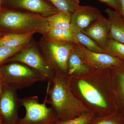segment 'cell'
Returning a JSON list of instances; mask_svg holds the SVG:
<instances>
[{
  "label": "cell",
  "mask_w": 124,
  "mask_h": 124,
  "mask_svg": "<svg viewBox=\"0 0 124 124\" xmlns=\"http://www.w3.org/2000/svg\"><path fill=\"white\" fill-rule=\"evenodd\" d=\"M49 28L46 18L37 14L0 10V31L4 34L37 33L45 36Z\"/></svg>",
  "instance_id": "obj_1"
},
{
  "label": "cell",
  "mask_w": 124,
  "mask_h": 124,
  "mask_svg": "<svg viewBox=\"0 0 124 124\" xmlns=\"http://www.w3.org/2000/svg\"><path fill=\"white\" fill-rule=\"evenodd\" d=\"M62 72H55L46 89V103L50 104L60 120L72 118L77 109V101L70 89L69 79Z\"/></svg>",
  "instance_id": "obj_2"
},
{
  "label": "cell",
  "mask_w": 124,
  "mask_h": 124,
  "mask_svg": "<svg viewBox=\"0 0 124 124\" xmlns=\"http://www.w3.org/2000/svg\"><path fill=\"white\" fill-rule=\"evenodd\" d=\"M0 71L2 83L17 91L47 80L44 75L21 63H4L0 67Z\"/></svg>",
  "instance_id": "obj_3"
},
{
  "label": "cell",
  "mask_w": 124,
  "mask_h": 124,
  "mask_svg": "<svg viewBox=\"0 0 124 124\" xmlns=\"http://www.w3.org/2000/svg\"><path fill=\"white\" fill-rule=\"evenodd\" d=\"M48 90L44 102L40 103L37 95L20 98L22 106L26 109L23 118H20L17 124H54L57 121V117L52 107L46 106Z\"/></svg>",
  "instance_id": "obj_4"
},
{
  "label": "cell",
  "mask_w": 124,
  "mask_h": 124,
  "mask_svg": "<svg viewBox=\"0 0 124 124\" xmlns=\"http://www.w3.org/2000/svg\"><path fill=\"white\" fill-rule=\"evenodd\" d=\"M17 62L26 64L44 75L48 82H51L55 75L43 54L31 43L22 50L9 58L5 63Z\"/></svg>",
  "instance_id": "obj_5"
},
{
  "label": "cell",
  "mask_w": 124,
  "mask_h": 124,
  "mask_svg": "<svg viewBox=\"0 0 124 124\" xmlns=\"http://www.w3.org/2000/svg\"><path fill=\"white\" fill-rule=\"evenodd\" d=\"M42 54L52 69L62 73H68V59L75 49L76 44L56 42L46 38Z\"/></svg>",
  "instance_id": "obj_6"
},
{
  "label": "cell",
  "mask_w": 124,
  "mask_h": 124,
  "mask_svg": "<svg viewBox=\"0 0 124 124\" xmlns=\"http://www.w3.org/2000/svg\"><path fill=\"white\" fill-rule=\"evenodd\" d=\"M22 106L17 90L3 84L0 98V116L3 124H17L20 119L18 110Z\"/></svg>",
  "instance_id": "obj_7"
},
{
  "label": "cell",
  "mask_w": 124,
  "mask_h": 124,
  "mask_svg": "<svg viewBox=\"0 0 124 124\" xmlns=\"http://www.w3.org/2000/svg\"><path fill=\"white\" fill-rule=\"evenodd\" d=\"M74 51L91 67L104 69L118 66L122 64V61L106 54L92 52L80 44L75 45Z\"/></svg>",
  "instance_id": "obj_8"
},
{
  "label": "cell",
  "mask_w": 124,
  "mask_h": 124,
  "mask_svg": "<svg viewBox=\"0 0 124 124\" xmlns=\"http://www.w3.org/2000/svg\"><path fill=\"white\" fill-rule=\"evenodd\" d=\"M97 8L79 5L72 13L71 26L74 31L82 32L102 16Z\"/></svg>",
  "instance_id": "obj_9"
},
{
  "label": "cell",
  "mask_w": 124,
  "mask_h": 124,
  "mask_svg": "<svg viewBox=\"0 0 124 124\" xmlns=\"http://www.w3.org/2000/svg\"><path fill=\"white\" fill-rule=\"evenodd\" d=\"M9 5L47 18L59 12L44 0H6Z\"/></svg>",
  "instance_id": "obj_10"
},
{
  "label": "cell",
  "mask_w": 124,
  "mask_h": 124,
  "mask_svg": "<svg viewBox=\"0 0 124 124\" xmlns=\"http://www.w3.org/2000/svg\"><path fill=\"white\" fill-rule=\"evenodd\" d=\"M110 24L109 21L102 15L81 32L90 37L101 48L103 46L108 38Z\"/></svg>",
  "instance_id": "obj_11"
},
{
  "label": "cell",
  "mask_w": 124,
  "mask_h": 124,
  "mask_svg": "<svg viewBox=\"0 0 124 124\" xmlns=\"http://www.w3.org/2000/svg\"><path fill=\"white\" fill-rule=\"evenodd\" d=\"M110 24L108 38L124 44V19L120 14L110 8L105 10Z\"/></svg>",
  "instance_id": "obj_12"
},
{
  "label": "cell",
  "mask_w": 124,
  "mask_h": 124,
  "mask_svg": "<svg viewBox=\"0 0 124 124\" xmlns=\"http://www.w3.org/2000/svg\"><path fill=\"white\" fill-rule=\"evenodd\" d=\"M78 85L81 94L89 102L103 108L108 107L105 99L94 86L83 80L79 81Z\"/></svg>",
  "instance_id": "obj_13"
},
{
  "label": "cell",
  "mask_w": 124,
  "mask_h": 124,
  "mask_svg": "<svg viewBox=\"0 0 124 124\" xmlns=\"http://www.w3.org/2000/svg\"><path fill=\"white\" fill-rule=\"evenodd\" d=\"M34 34L33 33H5L0 38V46L15 48L27 45L31 43Z\"/></svg>",
  "instance_id": "obj_14"
},
{
  "label": "cell",
  "mask_w": 124,
  "mask_h": 124,
  "mask_svg": "<svg viewBox=\"0 0 124 124\" xmlns=\"http://www.w3.org/2000/svg\"><path fill=\"white\" fill-rule=\"evenodd\" d=\"M45 36L48 39L56 42L78 44L75 37V31L72 28L65 29L50 28Z\"/></svg>",
  "instance_id": "obj_15"
},
{
  "label": "cell",
  "mask_w": 124,
  "mask_h": 124,
  "mask_svg": "<svg viewBox=\"0 0 124 124\" xmlns=\"http://www.w3.org/2000/svg\"><path fill=\"white\" fill-rule=\"evenodd\" d=\"M115 74L116 90L119 107L124 115V62L120 66L111 68Z\"/></svg>",
  "instance_id": "obj_16"
},
{
  "label": "cell",
  "mask_w": 124,
  "mask_h": 124,
  "mask_svg": "<svg viewBox=\"0 0 124 124\" xmlns=\"http://www.w3.org/2000/svg\"><path fill=\"white\" fill-rule=\"evenodd\" d=\"M72 14L67 11H59L57 13L46 18L49 28L60 29H72Z\"/></svg>",
  "instance_id": "obj_17"
},
{
  "label": "cell",
  "mask_w": 124,
  "mask_h": 124,
  "mask_svg": "<svg viewBox=\"0 0 124 124\" xmlns=\"http://www.w3.org/2000/svg\"><path fill=\"white\" fill-rule=\"evenodd\" d=\"M90 69V67L73 50L69 56L68 62V74L70 75L84 74L89 71Z\"/></svg>",
  "instance_id": "obj_18"
},
{
  "label": "cell",
  "mask_w": 124,
  "mask_h": 124,
  "mask_svg": "<svg viewBox=\"0 0 124 124\" xmlns=\"http://www.w3.org/2000/svg\"><path fill=\"white\" fill-rule=\"evenodd\" d=\"M74 31L75 37L78 44L82 45L87 49L92 52L107 54L105 50L100 47L90 37L81 32Z\"/></svg>",
  "instance_id": "obj_19"
},
{
  "label": "cell",
  "mask_w": 124,
  "mask_h": 124,
  "mask_svg": "<svg viewBox=\"0 0 124 124\" xmlns=\"http://www.w3.org/2000/svg\"><path fill=\"white\" fill-rule=\"evenodd\" d=\"M103 49L107 54L124 61V44L108 38Z\"/></svg>",
  "instance_id": "obj_20"
},
{
  "label": "cell",
  "mask_w": 124,
  "mask_h": 124,
  "mask_svg": "<svg viewBox=\"0 0 124 124\" xmlns=\"http://www.w3.org/2000/svg\"><path fill=\"white\" fill-rule=\"evenodd\" d=\"M59 11L72 13L79 5V0H48Z\"/></svg>",
  "instance_id": "obj_21"
},
{
  "label": "cell",
  "mask_w": 124,
  "mask_h": 124,
  "mask_svg": "<svg viewBox=\"0 0 124 124\" xmlns=\"http://www.w3.org/2000/svg\"><path fill=\"white\" fill-rule=\"evenodd\" d=\"M29 44L15 48L0 46V67L4 64L9 58L21 51Z\"/></svg>",
  "instance_id": "obj_22"
},
{
  "label": "cell",
  "mask_w": 124,
  "mask_h": 124,
  "mask_svg": "<svg viewBox=\"0 0 124 124\" xmlns=\"http://www.w3.org/2000/svg\"><path fill=\"white\" fill-rule=\"evenodd\" d=\"M93 117L91 114H86L74 119L58 120L54 124H88Z\"/></svg>",
  "instance_id": "obj_23"
},
{
  "label": "cell",
  "mask_w": 124,
  "mask_h": 124,
  "mask_svg": "<svg viewBox=\"0 0 124 124\" xmlns=\"http://www.w3.org/2000/svg\"><path fill=\"white\" fill-rule=\"evenodd\" d=\"M124 117L120 115H115L110 119L102 121L96 124H124Z\"/></svg>",
  "instance_id": "obj_24"
},
{
  "label": "cell",
  "mask_w": 124,
  "mask_h": 124,
  "mask_svg": "<svg viewBox=\"0 0 124 124\" xmlns=\"http://www.w3.org/2000/svg\"><path fill=\"white\" fill-rule=\"evenodd\" d=\"M102 2L106 3L115 9L116 11L120 14L121 9L117 0H99Z\"/></svg>",
  "instance_id": "obj_25"
},
{
  "label": "cell",
  "mask_w": 124,
  "mask_h": 124,
  "mask_svg": "<svg viewBox=\"0 0 124 124\" xmlns=\"http://www.w3.org/2000/svg\"><path fill=\"white\" fill-rule=\"evenodd\" d=\"M120 7V14L124 19V0H118Z\"/></svg>",
  "instance_id": "obj_26"
},
{
  "label": "cell",
  "mask_w": 124,
  "mask_h": 124,
  "mask_svg": "<svg viewBox=\"0 0 124 124\" xmlns=\"http://www.w3.org/2000/svg\"><path fill=\"white\" fill-rule=\"evenodd\" d=\"M2 85L3 84H2V75L0 71V98L2 92Z\"/></svg>",
  "instance_id": "obj_27"
},
{
  "label": "cell",
  "mask_w": 124,
  "mask_h": 124,
  "mask_svg": "<svg viewBox=\"0 0 124 124\" xmlns=\"http://www.w3.org/2000/svg\"><path fill=\"white\" fill-rule=\"evenodd\" d=\"M4 33H2V32H1L0 31V38H1L2 36L4 35Z\"/></svg>",
  "instance_id": "obj_28"
},
{
  "label": "cell",
  "mask_w": 124,
  "mask_h": 124,
  "mask_svg": "<svg viewBox=\"0 0 124 124\" xmlns=\"http://www.w3.org/2000/svg\"><path fill=\"white\" fill-rule=\"evenodd\" d=\"M0 124H4L2 122V119L1 117L0 116Z\"/></svg>",
  "instance_id": "obj_29"
},
{
  "label": "cell",
  "mask_w": 124,
  "mask_h": 124,
  "mask_svg": "<svg viewBox=\"0 0 124 124\" xmlns=\"http://www.w3.org/2000/svg\"><path fill=\"white\" fill-rule=\"evenodd\" d=\"M2 0H0V10L1 9V3H2Z\"/></svg>",
  "instance_id": "obj_30"
},
{
  "label": "cell",
  "mask_w": 124,
  "mask_h": 124,
  "mask_svg": "<svg viewBox=\"0 0 124 124\" xmlns=\"http://www.w3.org/2000/svg\"></svg>",
  "instance_id": "obj_31"
},
{
  "label": "cell",
  "mask_w": 124,
  "mask_h": 124,
  "mask_svg": "<svg viewBox=\"0 0 124 124\" xmlns=\"http://www.w3.org/2000/svg\"></svg>",
  "instance_id": "obj_32"
}]
</instances>
